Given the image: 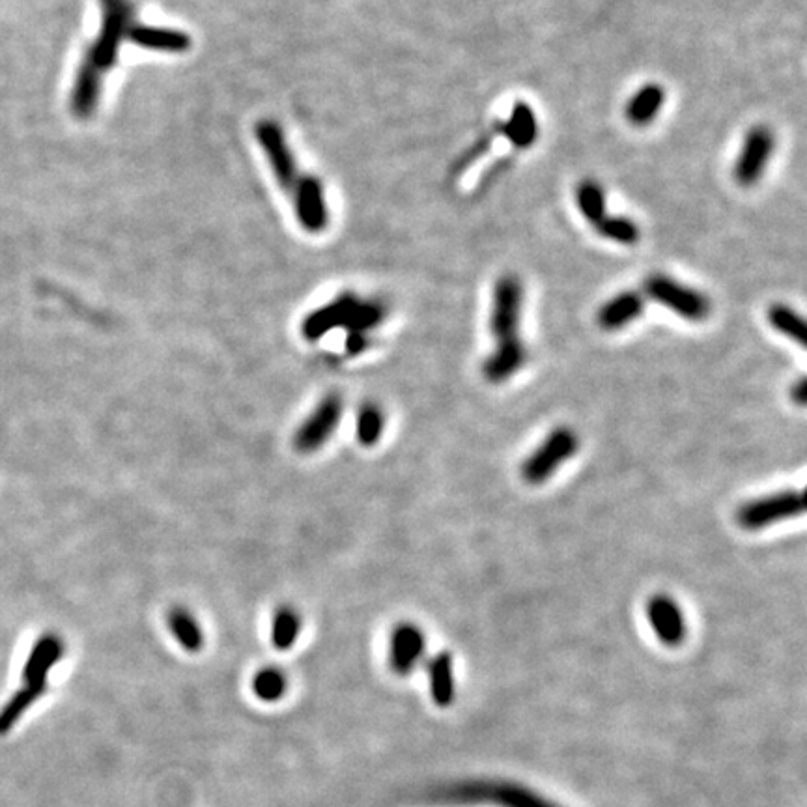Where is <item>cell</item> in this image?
Wrapping results in <instances>:
<instances>
[{
    "mask_svg": "<svg viewBox=\"0 0 807 807\" xmlns=\"http://www.w3.org/2000/svg\"><path fill=\"white\" fill-rule=\"evenodd\" d=\"M99 7L101 28L83 57L70 98V109L77 118L92 117L96 111L104 79L117 64L120 44L122 39L131 38L133 28L137 26L131 0H99Z\"/></svg>",
    "mask_w": 807,
    "mask_h": 807,
    "instance_id": "1",
    "label": "cell"
},
{
    "mask_svg": "<svg viewBox=\"0 0 807 807\" xmlns=\"http://www.w3.org/2000/svg\"><path fill=\"white\" fill-rule=\"evenodd\" d=\"M256 138L261 143L262 150L266 154L275 178L280 188L287 191L292 198L293 208L298 214V221L311 234L324 232L329 222L326 196L318 180L301 172L293 159L292 150L288 146L287 137L282 135L279 124L274 120H264L256 125Z\"/></svg>",
    "mask_w": 807,
    "mask_h": 807,
    "instance_id": "2",
    "label": "cell"
},
{
    "mask_svg": "<svg viewBox=\"0 0 807 807\" xmlns=\"http://www.w3.org/2000/svg\"><path fill=\"white\" fill-rule=\"evenodd\" d=\"M580 449V437L568 426H559L521 463V479L528 484H544L563 463Z\"/></svg>",
    "mask_w": 807,
    "mask_h": 807,
    "instance_id": "3",
    "label": "cell"
},
{
    "mask_svg": "<svg viewBox=\"0 0 807 807\" xmlns=\"http://www.w3.org/2000/svg\"><path fill=\"white\" fill-rule=\"evenodd\" d=\"M645 293L665 309L678 314L688 322H703L709 318L710 300L696 288L686 287L670 275L654 274L645 280Z\"/></svg>",
    "mask_w": 807,
    "mask_h": 807,
    "instance_id": "4",
    "label": "cell"
},
{
    "mask_svg": "<svg viewBox=\"0 0 807 807\" xmlns=\"http://www.w3.org/2000/svg\"><path fill=\"white\" fill-rule=\"evenodd\" d=\"M806 499L802 490H783L778 494L744 503L736 513V521L746 531H761L780 521L804 515Z\"/></svg>",
    "mask_w": 807,
    "mask_h": 807,
    "instance_id": "5",
    "label": "cell"
},
{
    "mask_svg": "<svg viewBox=\"0 0 807 807\" xmlns=\"http://www.w3.org/2000/svg\"><path fill=\"white\" fill-rule=\"evenodd\" d=\"M342 411L345 402L339 393H329L327 397L322 398L318 406L306 415L300 429L296 430L293 449L301 455H311L322 449L339 426Z\"/></svg>",
    "mask_w": 807,
    "mask_h": 807,
    "instance_id": "6",
    "label": "cell"
},
{
    "mask_svg": "<svg viewBox=\"0 0 807 807\" xmlns=\"http://www.w3.org/2000/svg\"><path fill=\"white\" fill-rule=\"evenodd\" d=\"M521 306H523V287L516 275H505L495 282L490 311V333L497 342L520 337Z\"/></svg>",
    "mask_w": 807,
    "mask_h": 807,
    "instance_id": "7",
    "label": "cell"
},
{
    "mask_svg": "<svg viewBox=\"0 0 807 807\" xmlns=\"http://www.w3.org/2000/svg\"><path fill=\"white\" fill-rule=\"evenodd\" d=\"M774 133L767 125H756L746 133L740 154L736 157L735 180L743 188H754L759 183L774 154Z\"/></svg>",
    "mask_w": 807,
    "mask_h": 807,
    "instance_id": "8",
    "label": "cell"
},
{
    "mask_svg": "<svg viewBox=\"0 0 807 807\" xmlns=\"http://www.w3.org/2000/svg\"><path fill=\"white\" fill-rule=\"evenodd\" d=\"M647 618L657 638L667 647H677L686 638V618L670 594H654L647 602Z\"/></svg>",
    "mask_w": 807,
    "mask_h": 807,
    "instance_id": "9",
    "label": "cell"
},
{
    "mask_svg": "<svg viewBox=\"0 0 807 807\" xmlns=\"http://www.w3.org/2000/svg\"><path fill=\"white\" fill-rule=\"evenodd\" d=\"M426 649V639L419 626L413 623H400L392 631L389 641V664L397 675H410L419 664Z\"/></svg>",
    "mask_w": 807,
    "mask_h": 807,
    "instance_id": "10",
    "label": "cell"
},
{
    "mask_svg": "<svg viewBox=\"0 0 807 807\" xmlns=\"http://www.w3.org/2000/svg\"><path fill=\"white\" fill-rule=\"evenodd\" d=\"M359 298L352 296V293H345L340 296L333 303H327L326 306H322L318 311L309 314L301 332L305 335V339L318 340L333 332L335 327H350L353 318V311L358 306Z\"/></svg>",
    "mask_w": 807,
    "mask_h": 807,
    "instance_id": "11",
    "label": "cell"
},
{
    "mask_svg": "<svg viewBox=\"0 0 807 807\" xmlns=\"http://www.w3.org/2000/svg\"><path fill=\"white\" fill-rule=\"evenodd\" d=\"M526 359H528V350L520 337L502 340L495 346L494 352L490 353L486 361L482 363V374L490 384H503L526 365Z\"/></svg>",
    "mask_w": 807,
    "mask_h": 807,
    "instance_id": "12",
    "label": "cell"
},
{
    "mask_svg": "<svg viewBox=\"0 0 807 807\" xmlns=\"http://www.w3.org/2000/svg\"><path fill=\"white\" fill-rule=\"evenodd\" d=\"M64 652V645L57 636H44L38 643L34 645L31 657L26 660L23 678H25L26 688L34 690H47V675L52 670V665L59 662Z\"/></svg>",
    "mask_w": 807,
    "mask_h": 807,
    "instance_id": "13",
    "label": "cell"
},
{
    "mask_svg": "<svg viewBox=\"0 0 807 807\" xmlns=\"http://www.w3.org/2000/svg\"><path fill=\"white\" fill-rule=\"evenodd\" d=\"M643 311V296L634 290H626V292L613 296L600 306L597 322L604 332H618L623 327L630 326L631 322H636Z\"/></svg>",
    "mask_w": 807,
    "mask_h": 807,
    "instance_id": "14",
    "label": "cell"
},
{
    "mask_svg": "<svg viewBox=\"0 0 807 807\" xmlns=\"http://www.w3.org/2000/svg\"><path fill=\"white\" fill-rule=\"evenodd\" d=\"M497 130H499V135L507 138L508 143L518 150H528L541 135V125H539L533 107L526 101H516L510 117L502 124H497Z\"/></svg>",
    "mask_w": 807,
    "mask_h": 807,
    "instance_id": "15",
    "label": "cell"
},
{
    "mask_svg": "<svg viewBox=\"0 0 807 807\" xmlns=\"http://www.w3.org/2000/svg\"><path fill=\"white\" fill-rule=\"evenodd\" d=\"M665 104V88L658 83L641 86L626 104L625 117L634 128H647L657 120Z\"/></svg>",
    "mask_w": 807,
    "mask_h": 807,
    "instance_id": "16",
    "label": "cell"
},
{
    "mask_svg": "<svg viewBox=\"0 0 807 807\" xmlns=\"http://www.w3.org/2000/svg\"><path fill=\"white\" fill-rule=\"evenodd\" d=\"M135 44L146 49L164 52H183L188 51L191 46V39L188 34L170 31V28H150V26L137 25L131 33V38Z\"/></svg>",
    "mask_w": 807,
    "mask_h": 807,
    "instance_id": "17",
    "label": "cell"
},
{
    "mask_svg": "<svg viewBox=\"0 0 807 807\" xmlns=\"http://www.w3.org/2000/svg\"><path fill=\"white\" fill-rule=\"evenodd\" d=\"M169 630L183 651L198 652L204 647V631L195 615L185 607H172L167 617Z\"/></svg>",
    "mask_w": 807,
    "mask_h": 807,
    "instance_id": "18",
    "label": "cell"
},
{
    "mask_svg": "<svg viewBox=\"0 0 807 807\" xmlns=\"http://www.w3.org/2000/svg\"><path fill=\"white\" fill-rule=\"evenodd\" d=\"M430 691L437 704L450 703L455 696V677H453V657L449 652H439L430 660Z\"/></svg>",
    "mask_w": 807,
    "mask_h": 807,
    "instance_id": "19",
    "label": "cell"
},
{
    "mask_svg": "<svg viewBox=\"0 0 807 807\" xmlns=\"http://www.w3.org/2000/svg\"><path fill=\"white\" fill-rule=\"evenodd\" d=\"M300 631V613L296 612L292 605H280L279 610L275 612L274 623H272V641H274L275 649H279V651L292 649Z\"/></svg>",
    "mask_w": 807,
    "mask_h": 807,
    "instance_id": "20",
    "label": "cell"
},
{
    "mask_svg": "<svg viewBox=\"0 0 807 807\" xmlns=\"http://www.w3.org/2000/svg\"><path fill=\"white\" fill-rule=\"evenodd\" d=\"M769 322L775 332L782 333L787 339L795 340L796 345L807 346L806 322L795 309L775 303L769 309Z\"/></svg>",
    "mask_w": 807,
    "mask_h": 807,
    "instance_id": "21",
    "label": "cell"
},
{
    "mask_svg": "<svg viewBox=\"0 0 807 807\" xmlns=\"http://www.w3.org/2000/svg\"><path fill=\"white\" fill-rule=\"evenodd\" d=\"M594 228L605 240L615 241L618 245H636L641 240V230L638 222L625 217V215H605L602 221L597 222Z\"/></svg>",
    "mask_w": 807,
    "mask_h": 807,
    "instance_id": "22",
    "label": "cell"
},
{
    "mask_svg": "<svg viewBox=\"0 0 807 807\" xmlns=\"http://www.w3.org/2000/svg\"><path fill=\"white\" fill-rule=\"evenodd\" d=\"M576 204L580 214L591 225L602 221L605 217V193L602 185L594 180H583L576 190Z\"/></svg>",
    "mask_w": 807,
    "mask_h": 807,
    "instance_id": "23",
    "label": "cell"
},
{
    "mask_svg": "<svg viewBox=\"0 0 807 807\" xmlns=\"http://www.w3.org/2000/svg\"><path fill=\"white\" fill-rule=\"evenodd\" d=\"M385 429L384 411L376 404H365L356 419V436L363 447H372L382 439Z\"/></svg>",
    "mask_w": 807,
    "mask_h": 807,
    "instance_id": "24",
    "label": "cell"
},
{
    "mask_svg": "<svg viewBox=\"0 0 807 807\" xmlns=\"http://www.w3.org/2000/svg\"><path fill=\"white\" fill-rule=\"evenodd\" d=\"M287 675L277 667H264L253 677V694L264 703H277L287 694Z\"/></svg>",
    "mask_w": 807,
    "mask_h": 807,
    "instance_id": "25",
    "label": "cell"
},
{
    "mask_svg": "<svg viewBox=\"0 0 807 807\" xmlns=\"http://www.w3.org/2000/svg\"><path fill=\"white\" fill-rule=\"evenodd\" d=\"M791 398L796 406H806L807 402V384L806 378H800L791 387Z\"/></svg>",
    "mask_w": 807,
    "mask_h": 807,
    "instance_id": "26",
    "label": "cell"
}]
</instances>
